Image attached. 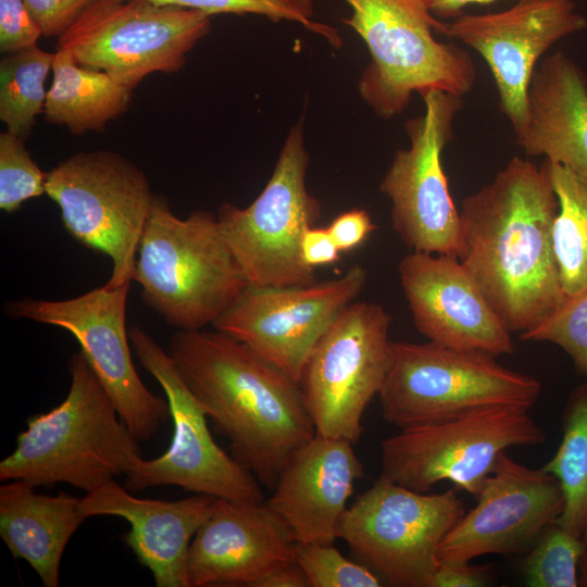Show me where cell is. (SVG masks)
Listing matches in <instances>:
<instances>
[{
  "instance_id": "obj_1",
  "label": "cell",
  "mask_w": 587,
  "mask_h": 587,
  "mask_svg": "<svg viewBox=\"0 0 587 587\" xmlns=\"http://www.w3.org/2000/svg\"><path fill=\"white\" fill-rule=\"evenodd\" d=\"M558 210L546 161L520 157L462 200L460 260L511 333L536 327L565 298L552 236Z\"/></svg>"
},
{
  "instance_id": "obj_2",
  "label": "cell",
  "mask_w": 587,
  "mask_h": 587,
  "mask_svg": "<svg viewBox=\"0 0 587 587\" xmlns=\"http://www.w3.org/2000/svg\"><path fill=\"white\" fill-rule=\"evenodd\" d=\"M167 352L232 455L273 488L315 434L298 383L218 330H176Z\"/></svg>"
},
{
  "instance_id": "obj_3",
  "label": "cell",
  "mask_w": 587,
  "mask_h": 587,
  "mask_svg": "<svg viewBox=\"0 0 587 587\" xmlns=\"http://www.w3.org/2000/svg\"><path fill=\"white\" fill-rule=\"evenodd\" d=\"M68 372L67 396L28 417L14 451L0 462V480L66 483L88 492L128 474L142 459L139 441L82 351L71 355Z\"/></svg>"
},
{
  "instance_id": "obj_4",
  "label": "cell",
  "mask_w": 587,
  "mask_h": 587,
  "mask_svg": "<svg viewBox=\"0 0 587 587\" xmlns=\"http://www.w3.org/2000/svg\"><path fill=\"white\" fill-rule=\"evenodd\" d=\"M133 280L141 288L143 303L177 330L212 325L249 286L216 214L196 210L180 218L157 195Z\"/></svg>"
},
{
  "instance_id": "obj_5",
  "label": "cell",
  "mask_w": 587,
  "mask_h": 587,
  "mask_svg": "<svg viewBox=\"0 0 587 587\" xmlns=\"http://www.w3.org/2000/svg\"><path fill=\"white\" fill-rule=\"evenodd\" d=\"M342 22L364 40L371 62L359 80L362 99L383 118L401 113L412 93L441 90L463 97L476 67L461 47L438 41V21L425 0H345Z\"/></svg>"
},
{
  "instance_id": "obj_6",
  "label": "cell",
  "mask_w": 587,
  "mask_h": 587,
  "mask_svg": "<svg viewBox=\"0 0 587 587\" xmlns=\"http://www.w3.org/2000/svg\"><path fill=\"white\" fill-rule=\"evenodd\" d=\"M540 391L536 378L502 366L490 354L432 341H390L378 397L383 417L401 429L486 407L529 409Z\"/></svg>"
},
{
  "instance_id": "obj_7",
  "label": "cell",
  "mask_w": 587,
  "mask_h": 587,
  "mask_svg": "<svg viewBox=\"0 0 587 587\" xmlns=\"http://www.w3.org/2000/svg\"><path fill=\"white\" fill-rule=\"evenodd\" d=\"M309 155L303 124L291 127L271 178L247 208L223 202L221 234L249 286L288 287L315 282L301 255L304 232L321 216L319 200L305 185Z\"/></svg>"
},
{
  "instance_id": "obj_8",
  "label": "cell",
  "mask_w": 587,
  "mask_h": 587,
  "mask_svg": "<svg viewBox=\"0 0 587 587\" xmlns=\"http://www.w3.org/2000/svg\"><path fill=\"white\" fill-rule=\"evenodd\" d=\"M45 186L67 233L111 259L105 286L130 284L155 196L145 172L113 151H86L48 172Z\"/></svg>"
},
{
  "instance_id": "obj_9",
  "label": "cell",
  "mask_w": 587,
  "mask_h": 587,
  "mask_svg": "<svg viewBox=\"0 0 587 587\" xmlns=\"http://www.w3.org/2000/svg\"><path fill=\"white\" fill-rule=\"evenodd\" d=\"M526 408L494 405L445 421L401 428L382 441L380 476L427 492L439 482L478 494L501 453L536 446L545 433Z\"/></svg>"
},
{
  "instance_id": "obj_10",
  "label": "cell",
  "mask_w": 587,
  "mask_h": 587,
  "mask_svg": "<svg viewBox=\"0 0 587 587\" xmlns=\"http://www.w3.org/2000/svg\"><path fill=\"white\" fill-rule=\"evenodd\" d=\"M211 28L210 15L151 0H98L58 40L82 66L134 88L149 74L178 72Z\"/></svg>"
},
{
  "instance_id": "obj_11",
  "label": "cell",
  "mask_w": 587,
  "mask_h": 587,
  "mask_svg": "<svg viewBox=\"0 0 587 587\" xmlns=\"http://www.w3.org/2000/svg\"><path fill=\"white\" fill-rule=\"evenodd\" d=\"M140 365L162 387L173 422L168 449L158 458L140 459L126 474L125 488L140 491L178 486L195 494L236 501L262 502L255 475L213 439L207 413L185 383L167 350L143 328L128 329Z\"/></svg>"
},
{
  "instance_id": "obj_12",
  "label": "cell",
  "mask_w": 587,
  "mask_h": 587,
  "mask_svg": "<svg viewBox=\"0 0 587 587\" xmlns=\"http://www.w3.org/2000/svg\"><path fill=\"white\" fill-rule=\"evenodd\" d=\"M464 512L452 489L420 492L379 476L347 508L339 538L394 585L428 587L440 544Z\"/></svg>"
},
{
  "instance_id": "obj_13",
  "label": "cell",
  "mask_w": 587,
  "mask_h": 587,
  "mask_svg": "<svg viewBox=\"0 0 587 587\" xmlns=\"http://www.w3.org/2000/svg\"><path fill=\"white\" fill-rule=\"evenodd\" d=\"M391 321L383 305L353 301L313 348L299 386L316 434L359 440L363 413L385 379Z\"/></svg>"
},
{
  "instance_id": "obj_14",
  "label": "cell",
  "mask_w": 587,
  "mask_h": 587,
  "mask_svg": "<svg viewBox=\"0 0 587 587\" xmlns=\"http://www.w3.org/2000/svg\"><path fill=\"white\" fill-rule=\"evenodd\" d=\"M424 113L405 123L410 138L379 184L391 202V226L412 251L461 258L460 211L449 191L442 151L451 141L462 97L441 90L421 93Z\"/></svg>"
},
{
  "instance_id": "obj_15",
  "label": "cell",
  "mask_w": 587,
  "mask_h": 587,
  "mask_svg": "<svg viewBox=\"0 0 587 587\" xmlns=\"http://www.w3.org/2000/svg\"><path fill=\"white\" fill-rule=\"evenodd\" d=\"M130 284L105 285L65 300L23 297L3 304L4 313L70 332L112 398L124 424L138 441L151 439L170 417L166 399L152 394L140 379L126 327Z\"/></svg>"
},
{
  "instance_id": "obj_16",
  "label": "cell",
  "mask_w": 587,
  "mask_h": 587,
  "mask_svg": "<svg viewBox=\"0 0 587 587\" xmlns=\"http://www.w3.org/2000/svg\"><path fill=\"white\" fill-rule=\"evenodd\" d=\"M366 280V270L353 264L336 278L304 286H248L212 327L299 384L313 348Z\"/></svg>"
},
{
  "instance_id": "obj_17",
  "label": "cell",
  "mask_w": 587,
  "mask_h": 587,
  "mask_svg": "<svg viewBox=\"0 0 587 587\" xmlns=\"http://www.w3.org/2000/svg\"><path fill=\"white\" fill-rule=\"evenodd\" d=\"M586 26L587 18L574 0H519L502 11L440 22L436 32L482 55L495 79L501 111L515 133L524 122L526 92L538 60L555 42Z\"/></svg>"
},
{
  "instance_id": "obj_18",
  "label": "cell",
  "mask_w": 587,
  "mask_h": 587,
  "mask_svg": "<svg viewBox=\"0 0 587 587\" xmlns=\"http://www.w3.org/2000/svg\"><path fill=\"white\" fill-rule=\"evenodd\" d=\"M476 496V505L441 541L439 561L470 562L486 554L524 552L559 519L564 505L552 474L519 463L507 452L499 455Z\"/></svg>"
},
{
  "instance_id": "obj_19",
  "label": "cell",
  "mask_w": 587,
  "mask_h": 587,
  "mask_svg": "<svg viewBox=\"0 0 587 587\" xmlns=\"http://www.w3.org/2000/svg\"><path fill=\"white\" fill-rule=\"evenodd\" d=\"M398 275L413 323L428 341L492 357L513 352L511 332L460 259L411 251Z\"/></svg>"
},
{
  "instance_id": "obj_20",
  "label": "cell",
  "mask_w": 587,
  "mask_h": 587,
  "mask_svg": "<svg viewBox=\"0 0 587 587\" xmlns=\"http://www.w3.org/2000/svg\"><path fill=\"white\" fill-rule=\"evenodd\" d=\"M296 540L266 502L216 498L188 551L189 587L249 586L295 562Z\"/></svg>"
},
{
  "instance_id": "obj_21",
  "label": "cell",
  "mask_w": 587,
  "mask_h": 587,
  "mask_svg": "<svg viewBox=\"0 0 587 587\" xmlns=\"http://www.w3.org/2000/svg\"><path fill=\"white\" fill-rule=\"evenodd\" d=\"M353 442L315 434L280 470L267 505L298 542L332 545L363 465Z\"/></svg>"
},
{
  "instance_id": "obj_22",
  "label": "cell",
  "mask_w": 587,
  "mask_h": 587,
  "mask_svg": "<svg viewBox=\"0 0 587 587\" xmlns=\"http://www.w3.org/2000/svg\"><path fill=\"white\" fill-rule=\"evenodd\" d=\"M215 499L203 494L176 501L142 499L113 479L86 492L79 507L87 519L113 515L130 524L124 542L150 570L157 587H189V547Z\"/></svg>"
},
{
  "instance_id": "obj_23",
  "label": "cell",
  "mask_w": 587,
  "mask_h": 587,
  "mask_svg": "<svg viewBox=\"0 0 587 587\" xmlns=\"http://www.w3.org/2000/svg\"><path fill=\"white\" fill-rule=\"evenodd\" d=\"M514 134L527 155L587 177V77L564 52L547 55L534 71Z\"/></svg>"
},
{
  "instance_id": "obj_24",
  "label": "cell",
  "mask_w": 587,
  "mask_h": 587,
  "mask_svg": "<svg viewBox=\"0 0 587 587\" xmlns=\"http://www.w3.org/2000/svg\"><path fill=\"white\" fill-rule=\"evenodd\" d=\"M80 498L67 492L38 494L13 479L0 486V535L15 559L25 560L45 587H58L65 547L87 520Z\"/></svg>"
},
{
  "instance_id": "obj_25",
  "label": "cell",
  "mask_w": 587,
  "mask_h": 587,
  "mask_svg": "<svg viewBox=\"0 0 587 587\" xmlns=\"http://www.w3.org/2000/svg\"><path fill=\"white\" fill-rule=\"evenodd\" d=\"M52 74L45 117L74 135L102 132L128 108L132 89L102 71L79 65L67 50L57 49Z\"/></svg>"
},
{
  "instance_id": "obj_26",
  "label": "cell",
  "mask_w": 587,
  "mask_h": 587,
  "mask_svg": "<svg viewBox=\"0 0 587 587\" xmlns=\"http://www.w3.org/2000/svg\"><path fill=\"white\" fill-rule=\"evenodd\" d=\"M546 164L559 200L552 236L565 297L587 289V177Z\"/></svg>"
},
{
  "instance_id": "obj_27",
  "label": "cell",
  "mask_w": 587,
  "mask_h": 587,
  "mask_svg": "<svg viewBox=\"0 0 587 587\" xmlns=\"http://www.w3.org/2000/svg\"><path fill=\"white\" fill-rule=\"evenodd\" d=\"M562 425L560 446L542 467L558 479L563 492L557 522L582 537L587 526V382L572 391Z\"/></svg>"
},
{
  "instance_id": "obj_28",
  "label": "cell",
  "mask_w": 587,
  "mask_h": 587,
  "mask_svg": "<svg viewBox=\"0 0 587 587\" xmlns=\"http://www.w3.org/2000/svg\"><path fill=\"white\" fill-rule=\"evenodd\" d=\"M55 53L38 46L9 53L0 61V120L8 132L25 138L45 110V82Z\"/></svg>"
},
{
  "instance_id": "obj_29",
  "label": "cell",
  "mask_w": 587,
  "mask_h": 587,
  "mask_svg": "<svg viewBox=\"0 0 587 587\" xmlns=\"http://www.w3.org/2000/svg\"><path fill=\"white\" fill-rule=\"evenodd\" d=\"M587 549L580 536L557 521L539 536L525 565V583L529 587H577L579 564Z\"/></svg>"
},
{
  "instance_id": "obj_30",
  "label": "cell",
  "mask_w": 587,
  "mask_h": 587,
  "mask_svg": "<svg viewBox=\"0 0 587 587\" xmlns=\"http://www.w3.org/2000/svg\"><path fill=\"white\" fill-rule=\"evenodd\" d=\"M197 10L208 15L255 14L273 22L289 21L322 36L330 45L340 47L341 38L334 27L314 20L313 0H151Z\"/></svg>"
},
{
  "instance_id": "obj_31",
  "label": "cell",
  "mask_w": 587,
  "mask_h": 587,
  "mask_svg": "<svg viewBox=\"0 0 587 587\" xmlns=\"http://www.w3.org/2000/svg\"><path fill=\"white\" fill-rule=\"evenodd\" d=\"M521 338L557 345L587 376V289L565 297L544 322L521 334Z\"/></svg>"
},
{
  "instance_id": "obj_32",
  "label": "cell",
  "mask_w": 587,
  "mask_h": 587,
  "mask_svg": "<svg viewBox=\"0 0 587 587\" xmlns=\"http://www.w3.org/2000/svg\"><path fill=\"white\" fill-rule=\"evenodd\" d=\"M47 173L32 160L24 138L10 132L0 135V209L18 210L28 199L46 193Z\"/></svg>"
},
{
  "instance_id": "obj_33",
  "label": "cell",
  "mask_w": 587,
  "mask_h": 587,
  "mask_svg": "<svg viewBox=\"0 0 587 587\" xmlns=\"http://www.w3.org/2000/svg\"><path fill=\"white\" fill-rule=\"evenodd\" d=\"M295 562L310 587H378L379 578L367 567L345 558L332 545L295 544Z\"/></svg>"
},
{
  "instance_id": "obj_34",
  "label": "cell",
  "mask_w": 587,
  "mask_h": 587,
  "mask_svg": "<svg viewBox=\"0 0 587 587\" xmlns=\"http://www.w3.org/2000/svg\"><path fill=\"white\" fill-rule=\"evenodd\" d=\"M41 28L24 0H0V50L9 54L37 46Z\"/></svg>"
},
{
  "instance_id": "obj_35",
  "label": "cell",
  "mask_w": 587,
  "mask_h": 587,
  "mask_svg": "<svg viewBox=\"0 0 587 587\" xmlns=\"http://www.w3.org/2000/svg\"><path fill=\"white\" fill-rule=\"evenodd\" d=\"M42 36L60 37L98 0H24Z\"/></svg>"
},
{
  "instance_id": "obj_36",
  "label": "cell",
  "mask_w": 587,
  "mask_h": 587,
  "mask_svg": "<svg viewBox=\"0 0 587 587\" xmlns=\"http://www.w3.org/2000/svg\"><path fill=\"white\" fill-rule=\"evenodd\" d=\"M326 228L342 252L361 245L376 226L367 211L353 209L336 216Z\"/></svg>"
},
{
  "instance_id": "obj_37",
  "label": "cell",
  "mask_w": 587,
  "mask_h": 587,
  "mask_svg": "<svg viewBox=\"0 0 587 587\" xmlns=\"http://www.w3.org/2000/svg\"><path fill=\"white\" fill-rule=\"evenodd\" d=\"M489 565H476L470 562H444L439 564L430 578L428 587H480L489 578Z\"/></svg>"
},
{
  "instance_id": "obj_38",
  "label": "cell",
  "mask_w": 587,
  "mask_h": 587,
  "mask_svg": "<svg viewBox=\"0 0 587 587\" xmlns=\"http://www.w3.org/2000/svg\"><path fill=\"white\" fill-rule=\"evenodd\" d=\"M301 255L303 261L312 266L335 263L340 258V250L337 248L327 228L310 227L301 240Z\"/></svg>"
},
{
  "instance_id": "obj_39",
  "label": "cell",
  "mask_w": 587,
  "mask_h": 587,
  "mask_svg": "<svg viewBox=\"0 0 587 587\" xmlns=\"http://www.w3.org/2000/svg\"><path fill=\"white\" fill-rule=\"evenodd\" d=\"M307 576L294 562L279 566L264 576L257 587H309Z\"/></svg>"
},
{
  "instance_id": "obj_40",
  "label": "cell",
  "mask_w": 587,
  "mask_h": 587,
  "mask_svg": "<svg viewBox=\"0 0 587 587\" xmlns=\"http://www.w3.org/2000/svg\"><path fill=\"white\" fill-rule=\"evenodd\" d=\"M492 1L495 0H425L432 14L441 18L458 17L463 14L462 11L467 5L486 4Z\"/></svg>"
},
{
  "instance_id": "obj_41",
  "label": "cell",
  "mask_w": 587,
  "mask_h": 587,
  "mask_svg": "<svg viewBox=\"0 0 587 587\" xmlns=\"http://www.w3.org/2000/svg\"><path fill=\"white\" fill-rule=\"evenodd\" d=\"M579 585L587 586V552L579 564Z\"/></svg>"
},
{
  "instance_id": "obj_42",
  "label": "cell",
  "mask_w": 587,
  "mask_h": 587,
  "mask_svg": "<svg viewBox=\"0 0 587 587\" xmlns=\"http://www.w3.org/2000/svg\"><path fill=\"white\" fill-rule=\"evenodd\" d=\"M582 539H583V542H584V545H585V547L587 549V526L585 527V530H584V533L582 535Z\"/></svg>"
}]
</instances>
